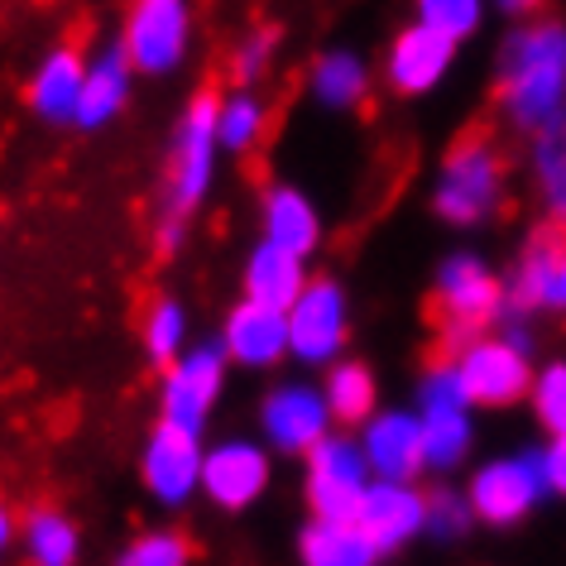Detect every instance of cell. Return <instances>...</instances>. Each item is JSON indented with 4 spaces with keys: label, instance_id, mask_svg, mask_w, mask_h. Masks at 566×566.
Returning a JSON list of instances; mask_svg holds the SVG:
<instances>
[{
    "label": "cell",
    "instance_id": "13",
    "mask_svg": "<svg viewBox=\"0 0 566 566\" xmlns=\"http://www.w3.org/2000/svg\"><path fill=\"white\" fill-rule=\"evenodd\" d=\"M202 432H188L178 422H154V432L145 437L139 451V480L145 494L159 509H188L192 494H202Z\"/></svg>",
    "mask_w": 566,
    "mask_h": 566
},
{
    "label": "cell",
    "instance_id": "1",
    "mask_svg": "<svg viewBox=\"0 0 566 566\" xmlns=\"http://www.w3.org/2000/svg\"><path fill=\"white\" fill-rule=\"evenodd\" d=\"M494 106L518 135H533L566 111V24L547 15L518 20L494 59Z\"/></svg>",
    "mask_w": 566,
    "mask_h": 566
},
{
    "label": "cell",
    "instance_id": "23",
    "mask_svg": "<svg viewBox=\"0 0 566 566\" xmlns=\"http://www.w3.org/2000/svg\"><path fill=\"white\" fill-rule=\"evenodd\" d=\"M307 283V260L293 250L274 245V240H254V250L245 254V264H240V298H254L264 307H283L289 313V303L303 293Z\"/></svg>",
    "mask_w": 566,
    "mask_h": 566
},
{
    "label": "cell",
    "instance_id": "16",
    "mask_svg": "<svg viewBox=\"0 0 566 566\" xmlns=\"http://www.w3.org/2000/svg\"><path fill=\"white\" fill-rule=\"evenodd\" d=\"M332 428L336 422L327 399H322V385L283 379V385H274L260 399V437L279 457H307Z\"/></svg>",
    "mask_w": 566,
    "mask_h": 566
},
{
    "label": "cell",
    "instance_id": "14",
    "mask_svg": "<svg viewBox=\"0 0 566 566\" xmlns=\"http://www.w3.org/2000/svg\"><path fill=\"white\" fill-rule=\"evenodd\" d=\"M509 313H566V226L547 221L528 235V245L518 250L514 274L504 279Z\"/></svg>",
    "mask_w": 566,
    "mask_h": 566
},
{
    "label": "cell",
    "instance_id": "7",
    "mask_svg": "<svg viewBox=\"0 0 566 566\" xmlns=\"http://www.w3.org/2000/svg\"><path fill=\"white\" fill-rule=\"evenodd\" d=\"M192 0H125L120 49L139 77H174L192 53Z\"/></svg>",
    "mask_w": 566,
    "mask_h": 566
},
{
    "label": "cell",
    "instance_id": "26",
    "mask_svg": "<svg viewBox=\"0 0 566 566\" xmlns=\"http://www.w3.org/2000/svg\"><path fill=\"white\" fill-rule=\"evenodd\" d=\"M528 174L537 197H543L547 221L566 226V111H557L528 135Z\"/></svg>",
    "mask_w": 566,
    "mask_h": 566
},
{
    "label": "cell",
    "instance_id": "25",
    "mask_svg": "<svg viewBox=\"0 0 566 566\" xmlns=\"http://www.w3.org/2000/svg\"><path fill=\"white\" fill-rule=\"evenodd\" d=\"M20 552L34 566H73L82 557V528L59 504H34L20 514Z\"/></svg>",
    "mask_w": 566,
    "mask_h": 566
},
{
    "label": "cell",
    "instance_id": "9",
    "mask_svg": "<svg viewBox=\"0 0 566 566\" xmlns=\"http://www.w3.org/2000/svg\"><path fill=\"white\" fill-rule=\"evenodd\" d=\"M475 523L485 528H514L547 500V475H543V457L533 451H514V457H494L471 471L465 485Z\"/></svg>",
    "mask_w": 566,
    "mask_h": 566
},
{
    "label": "cell",
    "instance_id": "36",
    "mask_svg": "<svg viewBox=\"0 0 566 566\" xmlns=\"http://www.w3.org/2000/svg\"><path fill=\"white\" fill-rule=\"evenodd\" d=\"M537 457H543L547 494H562V500H566V432H552L547 447H537Z\"/></svg>",
    "mask_w": 566,
    "mask_h": 566
},
{
    "label": "cell",
    "instance_id": "31",
    "mask_svg": "<svg viewBox=\"0 0 566 566\" xmlns=\"http://www.w3.org/2000/svg\"><path fill=\"white\" fill-rule=\"evenodd\" d=\"M120 566H188L192 543L178 528H145L116 552Z\"/></svg>",
    "mask_w": 566,
    "mask_h": 566
},
{
    "label": "cell",
    "instance_id": "29",
    "mask_svg": "<svg viewBox=\"0 0 566 566\" xmlns=\"http://www.w3.org/2000/svg\"><path fill=\"white\" fill-rule=\"evenodd\" d=\"M269 130V106L254 87H231L217 102V139L221 154H250L260 149V139Z\"/></svg>",
    "mask_w": 566,
    "mask_h": 566
},
{
    "label": "cell",
    "instance_id": "2",
    "mask_svg": "<svg viewBox=\"0 0 566 566\" xmlns=\"http://www.w3.org/2000/svg\"><path fill=\"white\" fill-rule=\"evenodd\" d=\"M217 102H221L217 87L192 92V102L178 116L174 139H168L164 188H159V207H154V250L164 260L182 250V235H188L192 217L211 197V182H217V159H221Z\"/></svg>",
    "mask_w": 566,
    "mask_h": 566
},
{
    "label": "cell",
    "instance_id": "21",
    "mask_svg": "<svg viewBox=\"0 0 566 566\" xmlns=\"http://www.w3.org/2000/svg\"><path fill=\"white\" fill-rule=\"evenodd\" d=\"M135 63L120 49V39H111L96 53H87V77H82V102H77V130H106L125 116L135 92Z\"/></svg>",
    "mask_w": 566,
    "mask_h": 566
},
{
    "label": "cell",
    "instance_id": "6",
    "mask_svg": "<svg viewBox=\"0 0 566 566\" xmlns=\"http://www.w3.org/2000/svg\"><path fill=\"white\" fill-rule=\"evenodd\" d=\"M451 365H457L461 389L475 408H514L528 399L533 385V336L523 327H490L451 350Z\"/></svg>",
    "mask_w": 566,
    "mask_h": 566
},
{
    "label": "cell",
    "instance_id": "19",
    "mask_svg": "<svg viewBox=\"0 0 566 566\" xmlns=\"http://www.w3.org/2000/svg\"><path fill=\"white\" fill-rule=\"evenodd\" d=\"M82 77H87V53L77 44H59L49 49L39 67L30 73V87H24V106H30L34 120L53 125H77V102H82Z\"/></svg>",
    "mask_w": 566,
    "mask_h": 566
},
{
    "label": "cell",
    "instance_id": "38",
    "mask_svg": "<svg viewBox=\"0 0 566 566\" xmlns=\"http://www.w3.org/2000/svg\"><path fill=\"white\" fill-rule=\"evenodd\" d=\"M494 10H500V15H509V20H528V15H537V10H543V0H494Z\"/></svg>",
    "mask_w": 566,
    "mask_h": 566
},
{
    "label": "cell",
    "instance_id": "35",
    "mask_svg": "<svg viewBox=\"0 0 566 566\" xmlns=\"http://www.w3.org/2000/svg\"><path fill=\"white\" fill-rule=\"evenodd\" d=\"M274 49H279L274 30H250L240 44H231V59H226V67H231L235 87H254V82H264L269 63H274Z\"/></svg>",
    "mask_w": 566,
    "mask_h": 566
},
{
    "label": "cell",
    "instance_id": "5",
    "mask_svg": "<svg viewBox=\"0 0 566 566\" xmlns=\"http://www.w3.org/2000/svg\"><path fill=\"white\" fill-rule=\"evenodd\" d=\"M418 422H422V471L451 475L475 451V403L465 399L451 356L418 375Z\"/></svg>",
    "mask_w": 566,
    "mask_h": 566
},
{
    "label": "cell",
    "instance_id": "37",
    "mask_svg": "<svg viewBox=\"0 0 566 566\" xmlns=\"http://www.w3.org/2000/svg\"><path fill=\"white\" fill-rule=\"evenodd\" d=\"M20 547V514L10 509V500H0V562Z\"/></svg>",
    "mask_w": 566,
    "mask_h": 566
},
{
    "label": "cell",
    "instance_id": "30",
    "mask_svg": "<svg viewBox=\"0 0 566 566\" xmlns=\"http://www.w3.org/2000/svg\"><path fill=\"white\" fill-rule=\"evenodd\" d=\"M139 346H145V360L154 370L174 365L182 350H188V313H182L178 298H154L145 307V322H139Z\"/></svg>",
    "mask_w": 566,
    "mask_h": 566
},
{
    "label": "cell",
    "instance_id": "15",
    "mask_svg": "<svg viewBox=\"0 0 566 566\" xmlns=\"http://www.w3.org/2000/svg\"><path fill=\"white\" fill-rule=\"evenodd\" d=\"M356 528L365 533V543L375 547L379 562L394 557V552H403L408 543H418L428 533V490L418 480L375 475L356 509Z\"/></svg>",
    "mask_w": 566,
    "mask_h": 566
},
{
    "label": "cell",
    "instance_id": "24",
    "mask_svg": "<svg viewBox=\"0 0 566 566\" xmlns=\"http://www.w3.org/2000/svg\"><path fill=\"white\" fill-rule=\"evenodd\" d=\"M307 96L322 111H360L370 96V63L356 49H327L307 67Z\"/></svg>",
    "mask_w": 566,
    "mask_h": 566
},
{
    "label": "cell",
    "instance_id": "11",
    "mask_svg": "<svg viewBox=\"0 0 566 566\" xmlns=\"http://www.w3.org/2000/svg\"><path fill=\"white\" fill-rule=\"evenodd\" d=\"M226 370H231V356L221 350V342H202V346L182 350L174 365H164L159 418L178 422L188 432H207V422L221 403V389H226Z\"/></svg>",
    "mask_w": 566,
    "mask_h": 566
},
{
    "label": "cell",
    "instance_id": "10",
    "mask_svg": "<svg viewBox=\"0 0 566 566\" xmlns=\"http://www.w3.org/2000/svg\"><path fill=\"white\" fill-rule=\"evenodd\" d=\"M370 461L356 437L346 432H327L322 442L303 457V500L307 514L317 518H356V509L370 490Z\"/></svg>",
    "mask_w": 566,
    "mask_h": 566
},
{
    "label": "cell",
    "instance_id": "32",
    "mask_svg": "<svg viewBox=\"0 0 566 566\" xmlns=\"http://www.w3.org/2000/svg\"><path fill=\"white\" fill-rule=\"evenodd\" d=\"M528 403H533L537 428H543L547 437L566 432V360H547L543 370H533Z\"/></svg>",
    "mask_w": 566,
    "mask_h": 566
},
{
    "label": "cell",
    "instance_id": "3",
    "mask_svg": "<svg viewBox=\"0 0 566 566\" xmlns=\"http://www.w3.org/2000/svg\"><path fill=\"white\" fill-rule=\"evenodd\" d=\"M509 197V168L490 135H461L442 154L432 178V211L457 231L485 226L504 211Z\"/></svg>",
    "mask_w": 566,
    "mask_h": 566
},
{
    "label": "cell",
    "instance_id": "18",
    "mask_svg": "<svg viewBox=\"0 0 566 566\" xmlns=\"http://www.w3.org/2000/svg\"><path fill=\"white\" fill-rule=\"evenodd\" d=\"M221 350L240 370H274L289 360V313L240 298L221 322Z\"/></svg>",
    "mask_w": 566,
    "mask_h": 566
},
{
    "label": "cell",
    "instance_id": "27",
    "mask_svg": "<svg viewBox=\"0 0 566 566\" xmlns=\"http://www.w3.org/2000/svg\"><path fill=\"white\" fill-rule=\"evenodd\" d=\"M322 399H327L336 428H360V422L379 408V379L365 360L336 356L327 365V379H322Z\"/></svg>",
    "mask_w": 566,
    "mask_h": 566
},
{
    "label": "cell",
    "instance_id": "4",
    "mask_svg": "<svg viewBox=\"0 0 566 566\" xmlns=\"http://www.w3.org/2000/svg\"><path fill=\"white\" fill-rule=\"evenodd\" d=\"M509 313L504 298V279L490 269L485 254L475 250H451L442 264H437L432 279V322L442 332L447 350H457L471 336L500 327Z\"/></svg>",
    "mask_w": 566,
    "mask_h": 566
},
{
    "label": "cell",
    "instance_id": "17",
    "mask_svg": "<svg viewBox=\"0 0 566 566\" xmlns=\"http://www.w3.org/2000/svg\"><path fill=\"white\" fill-rule=\"evenodd\" d=\"M457 39L437 34L432 24L413 20L408 30L394 34V44L385 53V82L394 96H428L432 87H442V77L457 63Z\"/></svg>",
    "mask_w": 566,
    "mask_h": 566
},
{
    "label": "cell",
    "instance_id": "12",
    "mask_svg": "<svg viewBox=\"0 0 566 566\" xmlns=\"http://www.w3.org/2000/svg\"><path fill=\"white\" fill-rule=\"evenodd\" d=\"M274 480V451L254 437H221L202 451V500L221 514H245Z\"/></svg>",
    "mask_w": 566,
    "mask_h": 566
},
{
    "label": "cell",
    "instance_id": "33",
    "mask_svg": "<svg viewBox=\"0 0 566 566\" xmlns=\"http://www.w3.org/2000/svg\"><path fill=\"white\" fill-rule=\"evenodd\" d=\"M413 6L422 24H432L437 34L457 39V44H465L485 24V0H413Z\"/></svg>",
    "mask_w": 566,
    "mask_h": 566
},
{
    "label": "cell",
    "instance_id": "34",
    "mask_svg": "<svg viewBox=\"0 0 566 566\" xmlns=\"http://www.w3.org/2000/svg\"><path fill=\"white\" fill-rule=\"evenodd\" d=\"M475 528V514H471V500L457 490H432L428 494V533L432 543H461L465 533Z\"/></svg>",
    "mask_w": 566,
    "mask_h": 566
},
{
    "label": "cell",
    "instance_id": "28",
    "mask_svg": "<svg viewBox=\"0 0 566 566\" xmlns=\"http://www.w3.org/2000/svg\"><path fill=\"white\" fill-rule=\"evenodd\" d=\"M298 562L307 566H370L379 562L356 518H307L298 533Z\"/></svg>",
    "mask_w": 566,
    "mask_h": 566
},
{
    "label": "cell",
    "instance_id": "20",
    "mask_svg": "<svg viewBox=\"0 0 566 566\" xmlns=\"http://www.w3.org/2000/svg\"><path fill=\"white\" fill-rule=\"evenodd\" d=\"M360 451L370 461L375 475L389 480H418L422 475V422L418 408H375L370 418L360 422Z\"/></svg>",
    "mask_w": 566,
    "mask_h": 566
},
{
    "label": "cell",
    "instance_id": "22",
    "mask_svg": "<svg viewBox=\"0 0 566 566\" xmlns=\"http://www.w3.org/2000/svg\"><path fill=\"white\" fill-rule=\"evenodd\" d=\"M260 235L293 254H303V260H313L322 250V211L303 188L274 182V188H264V197H260Z\"/></svg>",
    "mask_w": 566,
    "mask_h": 566
},
{
    "label": "cell",
    "instance_id": "8",
    "mask_svg": "<svg viewBox=\"0 0 566 566\" xmlns=\"http://www.w3.org/2000/svg\"><path fill=\"white\" fill-rule=\"evenodd\" d=\"M350 342V298L332 274H307L303 293L289 303V356L307 370H327L346 356Z\"/></svg>",
    "mask_w": 566,
    "mask_h": 566
}]
</instances>
